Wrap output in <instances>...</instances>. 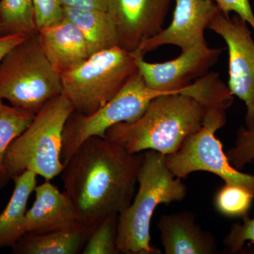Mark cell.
<instances>
[{"instance_id": "1", "label": "cell", "mask_w": 254, "mask_h": 254, "mask_svg": "<svg viewBox=\"0 0 254 254\" xmlns=\"http://www.w3.org/2000/svg\"><path fill=\"white\" fill-rule=\"evenodd\" d=\"M143 158V152L131 153L106 138L93 136L64 163L63 191L83 225L94 227L131 204Z\"/></svg>"}, {"instance_id": "2", "label": "cell", "mask_w": 254, "mask_h": 254, "mask_svg": "<svg viewBox=\"0 0 254 254\" xmlns=\"http://www.w3.org/2000/svg\"><path fill=\"white\" fill-rule=\"evenodd\" d=\"M204 114L203 105L189 95H160L150 101L136 122L114 125L105 138L131 153L152 150L173 154L187 136L200 129Z\"/></svg>"}, {"instance_id": "3", "label": "cell", "mask_w": 254, "mask_h": 254, "mask_svg": "<svg viewBox=\"0 0 254 254\" xmlns=\"http://www.w3.org/2000/svg\"><path fill=\"white\" fill-rule=\"evenodd\" d=\"M138 190L131 204L118 215V250L123 254H158L150 246V225L160 204L182 201L187 187L168 168L165 155L148 150L137 175Z\"/></svg>"}, {"instance_id": "4", "label": "cell", "mask_w": 254, "mask_h": 254, "mask_svg": "<svg viewBox=\"0 0 254 254\" xmlns=\"http://www.w3.org/2000/svg\"><path fill=\"white\" fill-rule=\"evenodd\" d=\"M73 111L71 102L62 93L36 114L31 125L5 153L4 167L10 180L26 170L48 181L61 174L63 131Z\"/></svg>"}, {"instance_id": "5", "label": "cell", "mask_w": 254, "mask_h": 254, "mask_svg": "<svg viewBox=\"0 0 254 254\" xmlns=\"http://www.w3.org/2000/svg\"><path fill=\"white\" fill-rule=\"evenodd\" d=\"M63 93L61 73L45 53L38 32L10 50L0 61V98L36 115Z\"/></svg>"}, {"instance_id": "6", "label": "cell", "mask_w": 254, "mask_h": 254, "mask_svg": "<svg viewBox=\"0 0 254 254\" xmlns=\"http://www.w3.org/2000/svg\"><path fill=\"white\" fill-rule=\"evenodd\" d=\"M137 70L133 53L119 46L103 50L61 73L63 94L74 111L91 115L118 94Z\"/></svg>"}, {"instance_id": "7", "label": "cell", "mask_w": 254, "mask_h": 254, "mask_svg": "<svg viewBox=\"0 0 254 254\" xmlns=\"http://www.w3.org/2000/svg\"><path fill=\"white\" fill-rule=\"evenodd\" d=\"M204 109L200 129L187 136L175 153L165 155L168 168L182 180L195 172H207L220 177L225 184L245 187L254 193V175L241 173L232 166L224 153L221 141L215 136L226 125L227 110Z\"/></svg>"}, {"instance_id": "8", "label": "cell", "mask_w": 254, "mask_h": 254, "mask_svg": "<svg viewBox=\"0 0 254 254\" xmlns=\"http://www.w3.org/2000/svg\"><path fill=\"white\" fill-rule=\"evenodd\" d=\"M163 94L147 86L137 70L118 94L95 113L83 115L73 111L64 128L61 155L63 163L91 137L105 138V133L114 125L136 122L150 101Z\"/></svg>"}, {"instance_id": "9", "label": "cell", "mask_w": 254, "mask_h": 254, "mask_svg": "<svg viewBox=\"0 0 254 254\" xmlns=\"http://www.w3.org/2000/svg\"><path fill=\"white\" fill-rule=\"evenodd\" d=\"M208 28L223 38L229 55L228 86L247 107L246 128L254 129V41L247 21L219 11Z\"/></svg>"}, {"instance_id": "10", "label": "cell", "mask_w": 254, "mask_h": 254, "mask_svg": "<svg viewBox=\"0 0 254 254\" xmlns=\"http://www.w3.org/2000/svg\"><path fill=\"white\" fill-rule=\"evenodd\" d=\"M224 48H211L206 41L182 51L177 58L168 62L150 63L143 57L136 58L138 71L145 84L163 94L178 93L195 80L208 73L218 61Z\"/></svg>"}, {"instance_id": "11", "label": "cell", "mask_w": 254, "mask_h": 254, "mask_svg": "<svg viewBox=\"0 0 254 254\" xmlns=\"http://www.w3.org/2000/svg\"><path fill=\"white\" fill-rule=\"evenodd\" d=\"M172 0H107L120 48L136 53L162 30Z\"/></svg>"}, {"instance_id": "12", "label": "cell", "mask_w": 254, "mask_h": 254, "mask_svg": "<svg viewBox=\"0 0 254 254\" xmlns=\"http://www.w3.org/2000/svg\"><path fill=\"white\" fill-rule=\"evenodd\" d=\"M220 11L212 0H176L173 21L158 34L145 41L133 54L145 55L166 45L182 51L205 41L204 32Z\"/></svg>"}, {"instance_id": "13", "label": "cell", "mask_w": 254, "mask_h": 254, "mask_svg": "<svg viewBox=\"0 0 254 254\" xmlns=\"http://www.w3.org/2000/svg\"><path fill=\"white\" fill-rule=\"evenodd\" d=\"M34 203L26 215V233H46L82 225L72 202L51 181L45 180L35 188Z\"/></svg>"}, {"instance_id": "14", "label": "cell", "mask_w": 254, "mask_h": 254, "mask_svg": "<svg viewBox=\"0 0 254 254\" xmlns=\"http://www.w3.org/2000/svg\"><path fill=\"white\" fill-rule=\"evenodd\" d=\"M158 228L166 254H214L218 252L215 237L200 228L194 214L190 212L162 215Z\"/></svg>"}, {"instance_id": "15", "label": "cell", "mask_w": 254, "mask_h": 254, "mask_svg": "<svg viewBox=\"0 0 254 254\" xmlns=\"http://www.w3.org/2000/svg\"><path fill=\"white\" fill-rule=\"evenodd\" d=\"M41 46L60 73L73 69L91 56L83 33L68 18L38 30Z\"/></svg>"}, {"instance_id": "16", "label": "cell", "mask_w": 254, "mask_h": 254, "mask_svg": "<svg viewBox=\"0 0 254 254\" xmlns=\"http://www.w3.org/2000/svg\"><path fill=\"white\" fill-rule=\"evenodd\" d=\"M94 227L80 225L67 230L46 232H26L11 248L15 254H81Z\"/></svg>"}, {"instance_id": "17", "label": "cell", "mask_w": 254, "mask_h": 254, "mask_svg": "<svg viewBox=\"0 0 254 254\" xmlns=\"http://www.w3.org/2000/svg\"><path fill=\"white\" fill-rule=\"evenodd\" d=\"M37 176L33 172L26 170L13 178L12 195L0 213V249L12 247L26 233L28 202L37 186Z\"/></svg>"}, {"instance_id": "18", "label": "cell", "mask_w": 254, "mask_h": 254, "mask_svg": "<svg viewBox=\"0 0 254 254\" xmlns=\"http://www.w3.org/2000/svg\"><path fill=\"white\" fill-rule=\"evenodd\" d=\"M64 14L83 33L90 55L120 47L115 23L108 11L64 8Z\"/></svg>"}, {"instance_id": "19", "label": "cell", "mask_w": 254, "mask_h": 254, "mask_svg": "<svg viewBox=\"0 0 254 254\" xmlns=\"http://www.w3.org/2000/svg\"><path fill=\"white\" fill-rule=\"evenodd\" d=\"M34 114L11 105H6L0 98V190L9 183L5 171L4 158L10 144L31 125Z\"/></svg>"}, {"instance_id": "20", "label": "cell", "mask_w": 254, "mask_h": 254, "mask_svg": "<svg viewBox=\"0 0 254 254\" xmlns=\"http://www.w3.org/2000/svg\"><path fill=\"white\" fill-rule=\"evenodd\" d=\"M0 18L4 36L29 37L38 32L33 0H0Z\"/></svg>"}, {"instance_id": "21", "label": "cell", "mask_w": 254, "mask_h": 254, "mask_svg": "<svg viewBox=\"0 0 254 254\" xmlns=\"http://www.w3.org/2000/svg\"><path fill=\"white\" fill-rule=\"evenodd\" d=\"M254 193L245 187L225 184L214 197V206L219 213L230 218L243 219L250 215Z\"/></svg>"}, {"instance_id": "22", "label": "cell", "mask_w": 254, "mask_h": 254, "mask_svg": "<svg viewBox=\"0 0 254 254\" xmlns=\"http://www.w3.org/2000/svg\"><path fill=\"white\" fill-rule=\"evenodd\" d=\"M118 215L103 219L92 230L82 254H118Z\"/></svg>"}, {"instance_id": "23", "label": "cell", "mask_w": 254, "mask_h": 254, "mask_svg": "<svg viewBox=\"0 0 254 254\" xmlns=\"http://www.w3.org/2000/svg\"><path fill=\"white\" fill-rule=\"evenodd\" d=\"M229 161L237 170L244 168L254 160V129L240 127L237 131L235 146L226 153Z\"/></svg>"}, {"instance_id": "24", "label": "cell", "mask_w": 254, "mask_h": 254, "mask_svg": "<svg viewBox=\"0 0 254 254\" xmlns=\"http://www.w3.org/2000/svg\"><path fill=\"white\" fill-rule=\"evenodd\" d=\"M242 223L232 225L231 230L224 240L227 250L232 253H239L243 250L247 241L254 243V218L250 215L242 219Z\"/></svg>"}, {"instance_id": "25", "label": "cell", "mask_w": 254, "mask_h": 254, "mask_svg": "<svg viewBox=\"0 0 254 254\" xmlns=\"http://www.w3.org/2000/svg\"><path fill=\"white\" fill-rule=\"evenodd\" d=\"M37 27H43L58 22L64 18L60 0H33Z\"/></svg>"}, {"instance_id": "26", "label": "cell", "mask_w": 254, "mask_h": 254, "mask_svg": "<svg viewBox=\"0 0 254 254\" xmlns=\"http://www.w3.org/2000/svg\"><path fill=\"white\" fill-rule=\"evenodd\" d=\"M222 12L238 15L254 30V14L250 0H212Z\"/></svg>"}, {"instance_id": "27", "label": "cell", "mask_w": 254, "mask_h": 254, "mask_svg": "<svg viewBox=\"0 0 254 254\" xmlns=\"http://www.w3.org/2000/svg\"><path fill=\"white\" fill-rule=\"evenodd\" d=\"M64 8L107 11V0H60Z\"/></svg>"}, {"instance_id": "28", "label": "cell", "mask_w": 254, "mask_h": 254, "mask_svg": "<svg viewBox=\"0 0 254 254\" xmlns=\"http://www.w3.org/2000/svg\"><path fill=\"white\" fill-rule=\"evenodd\" d=\"M26 38L27 37L21 35H6L0 36V61L10 50L24 41Z\"/></svg>"}, {"instance_id": "29", "label": "cell", "mask_w": 254, "mask_h": 254, "mask_svg": "<svg viewBox=\"0 0 254 254\" xmlns=\"http://www.w3.org/2000/svg\"><path fill=\"white\" fill-rule=\"evenodd\" d=\"M4 36V31H3L2 24H1V18H0V36Z\"/></svg>"}]
</instances>
